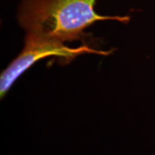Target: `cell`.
<instances>
[{"mask_svg": "<svg viewBox=\"0 0 155 155\" xmlns=\"http://www.w3.org/2000/svg\"><path fill=\"white\" fill-rule=\"evenodd\" d=\"M97 0H21L17 12L26 34L61 42L81 40L95 22L130 21L129 16H104L95 9Z\"/></svg>", "mask_w": 155, "mask_h": 155, "instance_id": "obj_1", "label": "cell"}, {"mask_svg": "<svg viewBox=\"0 0 155 155\" xmlns=\"http://www.w3.org/2000/svg\"><path fill=\"white\" fill-rule=\"evenodd\" d=\"M113 50H98L83 45L78 48H69L65 44L47 40L33 35L26 34L25 45L20 53L2 71L0 77V95L2 98L18 78L36 62L48 57H57L68 63L77 56L96 54L106 56Z\"/></svg>", "mask_w": 155, "mask_h": 155, "instance_id": "obj_2", "label": "cell"}]
</instances>
